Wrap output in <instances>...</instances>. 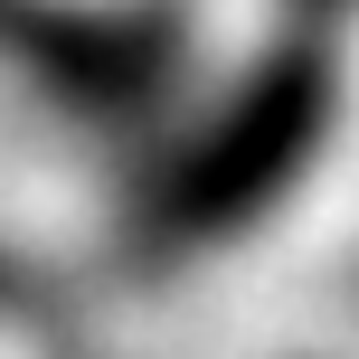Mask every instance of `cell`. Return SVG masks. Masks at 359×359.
<instances>
[{
	"mask_svg": "<svg viewBox=\"0 0 359 359\" xmlns=\"http://www.w3.org/2000/svg\"><path fill=\"white\" fill-rule=\"evenodd\" d=\"M312 104H322V76H312V67H284L227 133H217V151L180 180L170 217H227V208H246L255 189H274L284 161L303 151V133H312Z\"/></svg>",
	"mask_w": 359,
	"mask_h": 359,
	"instance_id": "cell-1",
	"label": "cell"
}]
</instances>
